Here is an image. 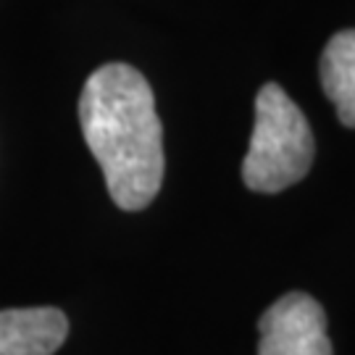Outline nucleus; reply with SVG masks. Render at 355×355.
<instances>
[{"label":"nucleus","instance_id":"1","mask_svg":"<svg viewBox=\"0 0 355 355\" xmlns=\"http://www.w3.org/2000/svg\"><path fill=\"white\" fill-rule=\"evenodd\" d=\"M79 124L121 211H142L164 184V127L148 79L127 64H105L85 82Z\"/></svg>","mask_w":355,"mask_h":355},{"label":"nucleus","instance_id":"2","mask_svg":"<svg viewBox=\"0 0 355 355\" xmlns=\"http://www.w3.org/2000/svg\"><path fill=\"white\" fill-rule=\"evenodd\" d=\"M313 132L290 95L268 82L255 98V127L242 161V179L253 192H282L311 171Z\"/></svg>","mask_w":355,"mask_h":355},{"label":"nucleus","instance_id":"3","mask_svg":"<svg viewBox=\"0 0 355 355\" xmlns=\"http://www.w3.org/2000/svg\"><path fill=\"white\" fill-rule=\"evenodd\" d=\"M258 355H331L327 313L305 292L279 297L258 321Z\"/></svg>","mask_w":355,"mask_h":355},{"label":"nucleus","instance_id":"4","mask_svg":"<svg viewBox=\"0 0 355 355\" xmlns=\"http://www.w3.org/2000/svg\"><path fill=\"white\" fill-rule=\"evenodd\" d=\"M69 337V318L58 308L0 311V355H53Z\"/></svg>","mask_w":355,"mask_h":355},{"label":"nucleus","instance_id":"5","mask_svg":"<svg viewBox=\"0 0 355 355\" xmlns=\"http://www.w3.org/2000/svg\"><path fill=\"white\" fill-rule=\"evenodd\" d=\"M321 87L337 108L340 124L355 129V29L337 32L321 53Z\"/></svg>","mask_w":355,"mask_h":355}]
</instances>
